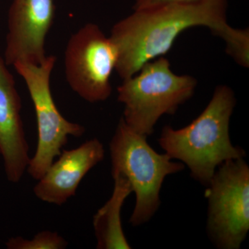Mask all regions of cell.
I'll return each mask as SVG.
<instances>
[{"mask_svg": "<svg viewBox=\"0 0 249 249\" xmlns=\"http://www.w3.org/2000/svg\"><path fill=\"white\" fill-rule=\"evenodd\" d=\"M228 0H203L134 10L113 26L111 40L118 52L115 68L123 80L142 65L170 52L181 33L196 27L215 34L227 24Z\"/></svg>", "mask_w": 249, "mask_h": 249, "instance_id": "cell-1", "label": "cell"}, {"mask_svg": "<svg viewBox=\"0 0 249 249\" xmlns=\"http://www.w3.org/2000/svg\"><path fill=\"white\" fill-rule=\"evenodd\" d=\"M236 103L230 87L217 85L209 104L191 124L180 129L170 125L162 129L158 140L160 147L172 160L186 165L191 178L205 187L219 165L247 155L231 140V118Z\"/></svg>", "mask_w": 249, "mask_h": 249, "instance_id": "cell-2", "label": "cell"}, {"mask_svg": "<svg viewBox=\"0 0 249 249\" xmlns=\"http://www.w3.org/2000/svg\"><path fill=\"white\" fill-rule=\"evenodd\" d=\"M147 138L130 128L121 117L109 143L111 175L125 178L135 194L129 220L134 227L148 222L158 211L166 177L185 168L183 163L173 161L166 153L155 151Z\"/></svg>", "mask_w": 249, "mask_h": 249, "instance_id": "cell-3", "label": "cell"}, {"mask_svg": "<svg viewBox=\"0 0 249 249\" xmlns=\"http://www.w3.org/2000/svg\"><path fill=\"white\" fill-rule=\"evenodd\" d=\"M197 80L174 73L165 56L142 65L118 87V101L124 106L122 119L130 128L149 137L160 117L173 115L194 95Z\"/></svg>", "mask_w": 249, "mask_h": 249, "instance_id": "cell-4", "label": "cell"}, {"mask_svg": "<svg viewBox=\"0 0 249 249\" xmlns=\"http://www.w3.org/2000/svg\"><path fill=\"white\" fill-rule=\"evenodd\" d=\"M206 197L210 240L219 249H240L249 231V166L245 158L218 167Z\"/></svg>", "mask_w": 249, "mask_h": 249, "instance_id": "cell-5", "label": "cell"}, {"mask_svg": "<svg viewBox=\"0 0 249 249\" xmlns=\"http://www.w3.org/2000/svg\"><path fill=\"white\" fill-rule=\"evenodd\" d=\"M56 57L49 55L39 65L18 62L15 70L25 81L34 103L37 125V145L35 155L29 160L27 173L39 180L54 159L61 153L69 137L78 138L85 132L81 124L67 120L54 102L50 78Z\"/></svg>", "mask_w": 249, "mask_h": 249, "instance_id": "cell-6", "label": "cell"}, {"mask_svg": "<svg viewBox=\"0 0 249 249\" xmlns=\"http://www.w3.org/2000/svg\"><path fill=\"white\" fill-rule=\"evenodd\" d=\"M118 52L97 24L88 23L70 37L65 53V76L70 88L85 101L103 102L111 96L110 78Z\"/></svg>", "mask_w": 249, "mask_h": 249, "instance_id": "cell-7", "label": "cell"}, {"mask_svg": "<svg viewBox=\"0 0 249 249\" xmlns=\"http://www.w3.org/2000/svg\"><path fill=\"white\" fill-rule=\"evenodd\" d=\"M55 17L53 0H13L8 16L4 60L39 65L45 60L46 37Z\"/></svg>", "mask_w": 249, "mask_h": 249, "instance_id": "cell-8", "label": "cell"}, {"mask_svg": "<svg viewBox=\"0 0 249 249\" xmlns=\"http://www.w3.org/2000/svg\"><path fill=\"white\" fill-rule=\"evenodd\" d=\"M104 145L94 138L72 150H62L34 186L36 197L48 204L62 206L75 196L87 174L104 160Z\"/></svg>", "mask_w": 249, "mask_h": 249, "instance_id": "cell-9", "label": "cell"}, {"mask_svg": "<svg viewBox=\"0 0 249 249\" xmlns=\"http://www.w3.org/2000/svg\"><path fill=\"white\" fill-rule=\"evenodd\" d=\"M7 66L0 54V155L7 179L18 183L27 170L31 158L20 114V96Z\"/></svg>", "mask_w": 249, "mask_h": 249, "instance_id": "cell-10", "label": "cell"}, {"mask_svg": "<svg viewBox=\"0 0 249 249\" xmlns=\"http://www.w3.org/2000/svg\"><path fill=\"white\" fill-rule=\"evenodd\" d=\"M112 178L114 182L112 194L93 216L96 249H129L132 247L123 229L121 210L126 199L132 193V188L124 177Z\"/></svg>", "mask_w": 249, "mask_h": 249, "instance_id": "cell-11", "label": "cell"}, {"mask_svg": "<svg viewBox=\"0 0 249 249\" xmlns=\"http://www.w3.org/2000/svg\"><path fill=\"white\" fill-rule=\"evenodd\" d=\"M224 40L226 53L236 64L244 68L249 67V29H236L229 24L214 34Z\"/></svg>", "mask_w": 249, "mask_h": 249, "instance_id": "cell-12", "label": "cell"}, {"mask_svg": "<svg viewBox=\"0 0 249 249\" xmlns=\"http://www.w3.org/2000/svg\"><path fill=\"white\" fill-rule=\"evenodd\" d=\"M6 245L9 249H64L67 248L68 242L57 232L43 231L31 240L20 236L12 237Z\"/></svg>", "mask_w": 249, "mask_h": 249, "instance_id": "cell-13", "label": "cell"}, {"mask_svg": "<svg viewBox=\"0 0 249 249\" xmlns=\"http://www.w3.org/2000/svg\"><path fill=\"white\" fill-rule=\"evenodd\" d=\"M203 0H134L133 10L146 9L152 6L178 3H192Z\"/></svg>", "mask_w": 249, "mask_h": 249, "instance_id": "cell-14", "label": "cell"}]
</instances>
